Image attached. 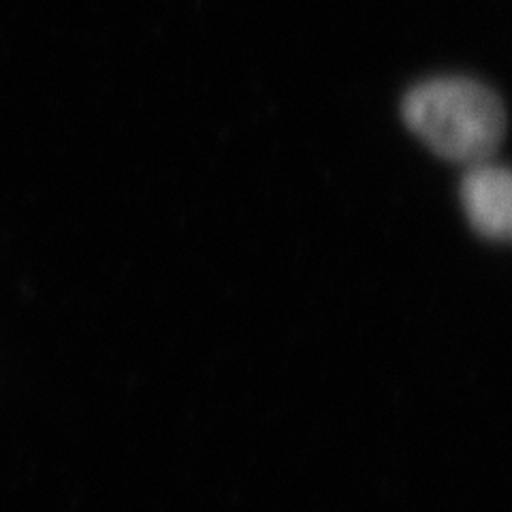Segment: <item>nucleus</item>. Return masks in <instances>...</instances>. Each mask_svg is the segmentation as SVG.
Segmentation results:
<instances>
[{"label": "nucleus", "instance_id": "obj_2", "mask_svg": "<svg viewBox=\"0 0 512 512\" xmlns=\"http://www.w3.org/2000/svg\"><path fill=\"white\" fill-rule=\"evenodd\" d=\"M461 203L472 227L487 239L510 235V173L487 163L472 165L461 182Z\"/></svg>", "mask_w": 512, "mask_h": 512}, {"label": "nucleus", "instance_id": "obj_1", "mask_svg": "<svg viewBox=\"0 0 512 512\" xmlns=\"http://www.w3.org/2000/svg\"><path fill=\"white\" fill-rule=\"evenodd\" d=\"M402 116L431 152L453 163H487L506 137L502 99L468 77H436L414 86L404 96Z\"/></svg>", "mask_w": 512, "mask_h": 512}]
</instances>
